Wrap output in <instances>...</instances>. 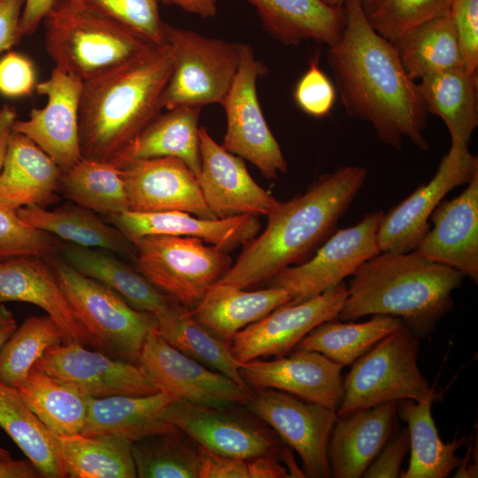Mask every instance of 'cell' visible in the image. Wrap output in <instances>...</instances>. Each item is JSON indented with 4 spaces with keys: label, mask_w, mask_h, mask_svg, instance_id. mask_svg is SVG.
Instances as JSON below:
<instances>
[{
    "label": "cell",
    "mask_w": 478,
    "mask_h": 478,
    "mask_svg": "<svg viewBox=\"0 0 478 478\" xmlns=\"http://www.w3.org/2000/svg\"><path fill=\"white\" fill-rule=\"evenodd\" d=\"M343 5L344 27L328 46V62L346 114L370 123L387 145L401 149L407 138L428 150V112L418 83L406 74L395 45L371 27L361 0Z\"/></svg>",
    "instance_id": "1"
},
{
    "label": "cell",
    "mask_w": 478,
    "mask_h": 478,
    "mask_svg": "<svg viewBox=\"0 0 478 478\" xmlns=\"http://www.w3.org/2000/svg\"><path fill=\"white\" fill-rule=\"evenodd\" d=\"M367 177V169L344 166L320 176L305 193L279 202L260 235L247 244L218 282L247 289L301 263L336 229Z\"/></svg>",
    "instance_id": "2"
},
{
    "label": "cell",
    "mask_w": 478,
    "mask_h": 478,
    "mask_svg": "<svg viewBox=\"0 0 478 478\" xmlns=\"http://www.w3.org/2000/svg\"><path fill=\"white\" fill-rule=\"evenodd\" d=\"M173 66L172 49L165 43L83 82L79 110L81 156L116 165L164 109L163 94Z\"/></svg>",
    "instance_id": "3"
},
{
    "label": "cell",
    "mask_w": 478,
    "mask_h": 478,
    "mask_svg": "<svg viewBox=\"0 0 478 478\" xmlns=\"http://www.w3.org/2000/svg\"><path fill=\"white\" fill-rule=\"evenodd\" d=\"M464 278L456 269L414 251L380 252L352 275L337 319L389 315L422 338L451 309L452 293Z\"/></svg>",
    "instance_id": "4"
},
{
    "label": "cell",
    "mask_w": 478,
    "mask_h": 478,
    "mask_svg": "<svg viewBox=\"0 0 478 478\" xmlns=\"http://www.w3.org/2000/svg\"><path fill=\"white\" fill-rule=\"evenodd\" d=\"M43 23L45 47L55 67L82 82L159 45L112 19L58 1Z\"/></svg>",
    "instance_id": "5"
},
{
    "label": "cell",
    "mask_w": 478,
    "mask_h": 478,
    "mask_svg": "<svg viewBox=\"0 0 478 478\" xmlns=\"http://www.w3.org/2000/svg\"><path fill=\"white\" fill-rule=\"evenodd\" d=\"M47 259L94 347L138 365L145 338L158 328L155 315L134 308L115 291L81 274L58 254Z\"/></svg>",
    "instance_id": "6"
},
{
    "label": "cell",
    "mask_w": 478,
    "mask_h": 478,
    "mask_svg": "<svg viewBox=\"0 0 478 478\" xmlns=\"http://www.w3.org/2000/svg\"><path fill=\"white\" fill-rule=\"evenodd\" d=\"M418 338L402 323L352 364L343 377L338 417L392 402L435 394L418 366Z\"/></svg>",
    "instance_id": "7"
},
{
    "label": "cell",
    "mask_w": 478,
    "mask_h": 478,
    "mask_svg": "<svg viewBox=\"0 0 478 478\" xmlns=\"http://www.w3.org/2000/svg\"><path fill=\"white\" fill-rule=\"evenodd\" d=\"M131 243L136 270L189 310L232 265L227 251L196 237L147 235Z\"/></svg>",
    "instance_id": "8"
},
{
    "label": "cell",
    "mask_w": 478,
    "mask_h": 478,
    "mask_svg": "<svg viewBox=\"0 0 478 478\" xmlns=\"http://www.w3.org/2000/svg\"><path fill=\"white\" fill-rule=\"evenodd\" d=\"M165 34L173 51V66L163 94L164 109L221 104L238 68L240 43L167 23Z\"/></svg>",
    "instance_id": "9"
},
{
    "label": "cell",
    "mask_w": 478,
    "mask_h": 478,
    "mask_svg": "<svg viewBox=\"0 0 478 478\" xmlns=\"http://www.w3.org/2000/svg\"><path fill=\"white\" fill-rule=\"evenodd\" d=\"M233 407L175 399L166 407L163 419L209 451L238 459L272 455L288 466L294 463L283 442L270 427Z\"/></svg>",
    "instance_id": "10"
},
{
    "label": "cell",
    "mask_w": 478,
    "mask_h": 478,
    "mask_svg": "<svg viewBox=\"0 0 478 478\" xmlns=\"http://www.w3.org/2000/svg\"><path fill=\"white\" fill-rule=\"evenodd\" d=\"M384 212H366L357 224L335 232L309 259L288 266L269 280V286L286 289L297 304L338 286L381 251L377 232Z\"/></svg>",
    "instance_id": "11"
},
{
    "label": "cell",
    "mask_w": 478,
    "mask_h": 478,
    "mask_svg": "<svg viewBox=\"0 0 478 478\" xmlns=\"http://www.w3.org/2000/svg\"><path fill=\"white\" fill-rule=\"evenodd\" d=\"M266 66L258 61L253 48L240 43L238 68L222 102L227 115V131L222 147L247 159L268 179L288 169L281 146L272 134L257 94V81Z\"/></svg>",
    "instance_id": "12"
},
{
    "label": "cell",
    "mask_w": 478,
    "mask_h": 478,
    "mask_svg": "<svg viewBox=\"0 0 478 478\" xmlns=\"http://www.w3.org/2000/svg\"><path fill=\"white\" fill-rule=\"evenodd\" d=\"M248 405L254 415L298 453L305 476H331L328 443L338 418L335 409L273 389L252 392Z\"/></svg>",
    "instance_id": "13"
},
{
    "label": "cell",
    "mask_w": 478,
    "mask_h": 478,
    "mask_svg": "<svg viewBox=\"0 0 478 478\" xmlns=\"http://www.w3.org/2000/svg\"><path fill=\"white\" fill-rule=\"evenodd\" d=\"M138 366L158 389L188 402L210 406L248 405L252 390L212 371L169 344L158 328L149 333Z\"/></svg>",
    "instance_id": "14"
},
{
    "label": "cell",
    "mask_w": 478,
    "mask_h": 478,
    "mask_svg": "<svg viewBox=\"0 0 478 478\" xmlns=\"http://www.w3.org/2000/svg\"><path fill=\"white\" fill-rule=\"evenodd\" d=\"M477 173V156L466 145L451 143L433 178L383 214L377 232L381 252L413 251L428 230V220L443 197Z\"/></svg>",
    "instance_id": "15"
},
{
    "label": "cell",
    "mask_w": 478,
    "mask_h": 478,
    "mask_svg": "<svg viewBox=\"0 0 478 478\" xmlns=\"http://www.w3.org/2000/svg\"><path fill=\"white\" fill-rule=\"evenodd\" d=\"M346 297L347 286L342 282L301 303L274 309L232 337L229 343L234 357L239 363H245L286 354L314 328L337 319Z\"/></svg>",
    "instance_id": "16"
},
{
    "label": "cell",
    "mask_w": 478,
    "mask_h": 478,
    "mask_svg": "<svg viewBox=\"0 0 478 478\" xmlns=\"http://www.w3.org/2000/svg\"><path fill=\"white\" fill-rule=\"evenodd\" d=\"M83 82L54 67L50 77L36 84L46 96L42 108H34L27 120H16L13 130L36 143L62 173L81 158L79 110Z\"/></svg>",
    "instance_id": "17"
},
{
    "label": "cell",
    "mask_w": 478,
    "mask_h": 478,
    "mask_svg": "<svg viewBox=\"0 0 478 478\" xmlns=\"http://www.w3.org/2000/svg\"><path fill=\"white\" fill-rule=\"evenodd\" d=\"M34 368L71 384L89 397L159 392L138 365L88 350L79 343L50 347Z\"/></svg>",
    "instance_id": "18"
},
{
    "label": "cell",
    "mask_w": 478,
    "mask_h": 478,
    "mask_svg": "<svg viewBox=\"0 0 478 478\" xmlns=\"http://www.w3.org/2000/svg\"><path fill=\"white\" fill-rule=\"evenodd\" d=\"M128 210L139 212L182 211L217 219L209 210L196 173L181 159H133L119 166Z\"/></svg>",
    "instance_id": "19"
},
{
    "label": "cell",
    "mask_w": 478,
    "mask_h": 478,
    "mask_svg": "<svg viewBox=\"0 0 478 478\" xmlns=\"http://www.w3.org/2000/svg\"><path fill=\"white\" fill-rule=\"evenodd\" d=\"M201 166L197 181L204 199L217 219L266 216L279 202L249 173L243 158L218 144L199 128Z\"/></svg>",
    "instance_id": "20"
},
{
    "label": "cell",
    "mask_w": 478,
    "mask_h": 478,
    "mask_svg": "<svg viewBox=\"0 0 478 478\" xmlns=\"http://www.w3.org/2000/svg\"><path fill=\"white\" fill-rule=\"evenodd\" d=\"M343 366L312 351L296 350L289 357L240 363L247 386L273 389L337 409L343 395Z\"/></svg>",
    "instance_id": "21"
},
{
    "label": "cell",
    "mask_w": 478,
    "mask_h": 478,
    "mask_svg": "<svg viewBox=\"0 0 478 478\" xmlns=\"http://www.w3.org/2000/svg\"><path fill=\"white\" fill-rule=\"evenodd\" d=\"M433 227L413 250L418 254L478 281V173L451 200L442 201L429 218Z\"/></svg>",
    "instance_id": "22"
},
{
    "label": "cell",
    "mask_w": 478,
    "mask_h": 478,
    "mask_svg": "<svg viewBox=\"0 0 478 478\" xmlns=\"http://www.w3.org/2000/svg\"><path fill=\"white\" fill-rule=\"evenodd\" d=\"M12 301L44 310L59 328L63 343L94 347L47 258L21 256L0 259V305Z\"/></svg>",
    "instance_id": "23"
},
{
    "label": "cell",
    "mask_w": 478,
    "mask_h": 478,
    "mask_svg": "<svg viewBox=\"0 0 478 478\" xmlns=\"http://www.w3.org/2000/svg\"><path fill=\"white\" fill-rule=\"evenodd\" d=\"M105 220L130 242L147 235L189 236L227 252L247 244L260 229V222L253 215L205 219L182 211L139 212L127 210L106 216Z\"/></svg>",
    "instance_id": "24"
},
{
    "label": "cell",
    "mask_w": 478,
    "mask_h": 478,
    "mask_svg": "<svg viewBox=\"0 0 478 478\" xmlns=\"http://www.w3.org/2000/svg\"><path fill=\"white\" fill-rule=\"evenodd\" d=\"M397 402L383 403L338 417L328 443L331 476L364 475L396 429Z\"/></svg>",
    "instance_id": "25"
},
{
    "label": "cell",
    "mask_w": 478,
    "mask_h": 478,
    "mask_svg": "<svg viewBox=\"0 0 478 478\" xmlns=\"http://www.w3.org/2000/svg\"><path fill=\"white\" fill-rule=\"evenodd\" d=\"M62 171L26 135L12 130L0 173V201L18 210L48 206L57 200Z\"/></svg>",
    "instance_id": "26"
},
{
    "label": "cell",
    "mask_w": 478,
    "mask_h": 478,
    "mask_svg": "<svg viewBox=\"0 0 478 478\" xmlns=\"http://www.w3.org/2000/svg\"><path fill=\"white\" fill-rule=\"evenodd\" d=\"M177 399L170 394L116 395L89 398L86 421L81 434L112 435L131 443L176 428L163 419L166 407Z\"/></svg>",
    "instance_id": "27"
},
{
    "label": "cell",
    "mask_w": 478,
    "mask_h": 478,
    "mask_svg": "<svg viewBox=\"0 0 478 478\" xmlns=\"http://www.w3.org/2000/svg\"><path fill=\"white\" fill-rule=\"evenodd\" d=\"M290 301L289 293L282 288L246 291L217 281L190 312L212 334L229 343L238 331Z\"/></svg>",
    "instance_id": "28"
},
{
    "label": "cell",
    "mask_w": 478,
    "mask_h": 478,
    "mask_svg": "<svg viewBox=\"0 0 478 478\" xmlns=\"http://www.w3.org/2000/svg\"><path fill=\"white\" fill-rule=\"evenodd\" d=\"M257 11L265 29L286 45L305 40L335 44L341 37L344 22L342 6L321 0H247Z\"/></svg>",
    "instance_id": "29"
},
{
    "label": "cell",
    "mask_w": 478,
    "mask_h": 478,
    "mask_svg": "<svg viewBox=\"0 0 478 478\" xmlns=\"http://www.w3.org/2000/svg\"><path fill=\"white\" fill-rule=\"evenodd\" d=\"M19 216L35 228L54 235L77 246L134 256L132 243L105 219L76 204L52 210L28 205L17 210Z\"/></svg>",
    "instance_id": "30"
},
{
    "label": "cell",
    "mask_w": 478,
    "mask_h": 478,
    "mask_svg": "<svg viewBox=\"0 0 478 478\" xmlns=\"http://www.w3.org/2000/svg\"><path fill=\"white\" fill-rule=\"evenodd\" d=\"M58 253L78 272L112 289L135 309L156 315L172 304L135 267L109 251L67 243Z\"/></svg>",
    "instance_id": "31"
},
{
    "label": "cell",
    "mask_w": 478,
    "mask_h": 478,
    "mask_svg": "<svg viewBox=\"0 0 478 478\" xmlns=\"http://www.w3.org/2000/svg\"><path fill=\"white\" fill-rule=\"evenodd\" d=\"M418 88L427 112L440 117L452 144L468 146L478 126V75L465 67L427 75Z\"/></svg>",
    "instance_id": "32"
},
{
    "label": "cell",
    "mask_w": 478,
    "mask_h": 478,
    "mask_svg": "<svg viewBox=\"0 0 478 478\" xmlns=\"http://www.w3.org/2000/svg\"><path fill=\"white\" fill-rule=\"evenodd\" d=\"M200 107L178 106L159 113L135 139L117 166L133 159L173 157L197 175L201 166Z\"/></svg>",
    "instance_id": "33"
},
{
    "label": "cell",
    "mask_w": 478,
    "mask_h": 478,
    "mask_svg": "<svg viewBox=\"0 0 478 478\" xmlns=\"http://www.w3.org/2000/svg\"><path fill=\"white\" fill-rule=\"evenodd\" d=\"M435 394L421 401L397 402V413L407 423L411 458L402 478H445L461 463L455 452L466 439L443 443L432 416Z\"/></svg>",
    "instance_id": "34"
},
{
    "label": "cell",
    "mask_w": 478,
    "mask_h": 478,
    "mask_svg": "<svg viewBox=\"0 0 478 478\" xmlns=\"http://www.w3.org/2000/svg\"><path fill=\"white\" fill-rule=\"evenodd\" d=\"M393 44L404 70L414 81L435 73L465 67L449 11L411 28Z\"/></svg>",
    "instance_id": "35"
},
{
    "label": "cell",
    "mask_w": 478,
    "mask_h": 478,
    "mask_svg": "<svg viewBox=\"0 0 478 478\" xmlns=\"http://www.w3.org/2000/svg\"><path fill=\"white\" fill-rule=\"evenodd\" d=\"M66 477H137L132 443L112 436L56 435Z\"/></svg>",
    "instance_id": "36"
},
{
    "label": "cell",
    "mask_w": 478,
    "mask_h": 478,
    "mask_svg": "<svg viewBox=\"0 0 478 478\" xmlns=\"http://www.w3.org/2000/svg\"><path fill=\"white\" fill-rule=\"evenodd\" d=\"M155 317L159 335L169 344L206 367L251 389L240 375V363L234 357L230 343L197 322L189 309L171 304Z\"/></svg>",
    "instance_id": "37"
},
{
    "label": "cell",
    "mask_w": 478,
    "mask_h": 478,
    "mask_svg": "<svg viewBox=\"0 0 478 478\" xmlns=\"http://www.w3.org/2000/svg\"><path fill=\"white\" fill-rule=\"evenodd\" d=\"M0 427L42 477H66L56 435L29 409L18 389L0 382Z\"/></svg>",
    "instance_id": "38"
},
{
    "label": "cell",
    "mask_w": 478,
    "mask_h": 478,
    "mask_svg": "<svg viewBox=\"0 0 478 478\" xmlns=\"http://www.w3.org/2000/svg\"><path fill=\"white\" fill-rule=\"evenodd\" d=\"M22 399L55 435L81 433L89 398L75 387L34 368L17 388Z\"/></svg>",
    "instance_id": "39"
},
{
    "label": "cell",
    "mask_w": 478,
    "mask_h": 478,
    "mask_svg": "<svg viewBox=\"0 0 478 478\" xmlns=\"http://www.w3.org/2000/svg\"><path fill=\"white\" fill-rule=\"evenodd\" d=\"M402 323L399 318L382 314L359 323L332 320L311 330L296 348L317 351L344 366L356 361Z\"/></svg>",
    "instance_id": "40"
},
{
    "label": "cell",
    "mask_w": 478,
    "mask_h": 478,
    "mask_svg": "<svg viewBox=\"0 0 478 478\" xmlns=\"http://www.w3.org/2000/svg\"><path fill=\"white\" fill-rule=\"evenodd\" d=\"M60 189L73 203L105 216L128 210L120 169L112 163L81 158L62 173Z\"/></svg>",
    "instance_id": "41"
},
{
    "label": "cell",
    "mask_w": 478,
    "mask_h": 478,
    "mask_svg": "<svg viewBox=\"0 0 478 478\" xmlns=\"http://www.w3.org/2000/svg\"><path fill=\"white\" fill-rule=\"evenodd\" d=\"M132 453L137 477L198 478V445L178 428L133 442Z\"/></svg>",
    "instance_id": "42"
},
{
    "label": "cell",
    "mask_w": 478,
    "mask_h": 478,
    "mask_svg": "<svg viewBox=\"0 0 478 478\" xmlns=\"http://www.w3.org/2000/svg\"><path fill=\"white\" fill-rule=\"evenodd\" d=\"M63 342L59 328L49 315L27 318L0 350V382L17 389L44 352Z\"/></svg>",
    "instance_id": "43"
},
{
    "label": "cell",
    "mask_w": 478,
    "mask_h": 478,
    "mask_svg": "<svg viewBox=\"0 0 478 478\" xmlns=\"http://www.w3.org/2000/svg\"><path fill=\"white\" fill-rule=\"evenodd\" d=\"M452 0H361L371 27L394 43L411 28L449 11Z\"/></svg>",
    "instance_id": "44"
},
{
    "label": "cell",
    "mask_w": 478,
    "mask_h": 478,
    "mask_svg": "<svg viewBox=\"0 0 478 478\" xmlns=\"http://www.w3.org/2000/svg\"><path fill=\"white\" fill-rule=\"evenodd\" d=\"M120 23L155 44H165V25L158 0H55Z\"/></svg>",
    "instance_id": "45"
},
{
    "label": "cell",
    "mask_w": 478,
    "mask_h": 478,
    "mask_svg": "<svg viewBox=\"0 0 478 478\" xmlns=\"http://www.w3.org/2000/svg\"><path fill=\"white\" fill-rule=\"evenodd\" d=\"M60 246L50 234L30 226L17 210L0 201V259L21 256L49 258L58 253Z\"/></svg>",
    "instance_id": "46"
},
{
    "label": "cell",
    "mask_w": 478,
    "mask_h": 478,
    "mask_svg": "<svg viewBox=\"0 0 478 478\" xmlns=\"http://www.w3.org/2000/svg\"><path fill=\"white\" fill-rule=\"evenodd\" d=\"M335 96L334 85L319 66V56L311 58L294 91L297 104L305 113L321 118L331 112Z\"/></svg>",
    "instance_id": "47"
},
{
    "label": "cell",
    "mask_w": 478,
    "mask_h": 478,
    "mask_svg": "<svg viewBox=\"0 0 478 478\" xmlns=\"http://www.w3.org/2000/svg\"><path fill=\"white\" fill-rule=\"evenodd\" d=\"M465 69L478 75V0H452L449 9Z\"/></svg>",
    "instance_id": "48"
},
{
    "label": "cell",
    "mask_w": 478,
    "mask_h": 478,
    "mask_svg": "<svg viewBox=\"0 0 478 478\" xmlns=\"http://www.w3.org/2000/svg\"><path fill=\"white\" fill-rule=\"evenodd\" d=\"M33 63L25 56L8 52L0 59V93L10 97L28 96L35 89Z\"/></svg>",
    "instance_id": "49"
},
{
    "label": "cell",
    "mask_w": 478,
    "mask_h": 478,
    "mask_svg": "<svg viewBox=\"0 0 478 478\" xmlns=\"http://www.w3.org/2000/svg\"><path fill=\"white\" fill-rule=\"evenodd\" d=\"M409 449V433L407 429H403L388 441L377 457L366 470L363 477H398L400 474L401 464Z\"/></svg>",
    "instance_id": "50"
},
{
    "label": "cell",
    "mask_w": 478,
    "mask_h": 478,
    "mask_svg": "<svg viewBox=\"0 0 478 478\" xmlns=\"http://www.w3.org/2000/svg\"><path fill=\"white\" fill-rule=\"evenodd\" d=\"M198 478H250L248 459L217 454L198 446Z\"/></svg>",
    "instance_id": "51"
},
{
    "label": "cell",
    "mask_w": 478,
    "mask_h": 478,
    "mask_svg": "<svg viewBox=\"0 0 478 478\" xmlns=\"http://www.w3.org/2000/svg\"><path fill=\"white\" fill-rule=\"evenodd\" d=\"M25 0H0V52L11 49L22 38L20 19Z\"/></svg>",
    "instance_id": "52"
},
{
    "label": "cell",
    "mask_w": 478,
    "mask_h": 478,
    "mask_svg": "<svg viewBox=\"0 0 478 478\" xmlns=\"http://www.w3.org/2000/svg\"><path fill=\"white\" fill-rule=\"evenodd\" d=\"M54 3L55 0H25L20 19L22 37L36 31Z\"/></svg>",
    "instance_id": "53"
},
{
    "label": "cell",
    "mask_w": 478,
    "mask_h": 478,
    "mask_svg": "<svg viewBox=\"0 0 478 478\" xmlns=\"http://www.w3.org/2000/svg\"><path fill=\"white\" fill-rule=\"evenodd\" d=\"M250 478H287L290 477L286 466L272 455H261L248 459Z\"/></svg>",
    "instance_id": "54"
},
{
    "label": "cell",
    "mask_w": 478,
    "mask_h": 478,
    "mask_svg": "<svg viewBox=\"0 0 478 478\" xmlns=\"http://www.w3.org/2000/svg\"><path fill=\"white\" fill-rule=\"evenodd\" d=\"M39 471L30 460H0V478H38Z\"/></svg>",
    "instance_id": "55"
},
{
    "label": "cell",
    "mask_w": 478,
    "mask_h": 478,
    "mask_svg": "<svg viewBox=\"0 0 478 478\" xmlns=\"http://www.w3.org/2000/svg\"><path fill=\"white\" fill-rule=\"evenodd\" d=\"M158 3L173 4L186 12L202 18L213 17L217 12L219 0H158Z\"/></svg>",
    "instance_id": "56"
},
{
    "label": "cell",
    "mask_w": 478,
    "mask_h": 478,
    "mask_svg": "<svg viewBox=\"0 0 478 478\" xmlns=\"http://www.w3.org/2000/svg\"><path fill=\"white\" fill-rule=\"evenodd\" d=\"M16 120L17 114L14 108L9 105L0 107V173L4 161L9 138Z\"/></svg>",
    "instance_id": "57"
},
{
    "label": "cell",
    "mask_w": 478,
    "mask_h": 478,
    "mask_svg": "<svg viewBox=\"0 0 478 478\" xmlns=\"http://www.w3.org/2000/svg\"><path fill=\"white\" fill-rule=\"evenodd\" d=\"M17 322L12 312L4 305H0V350L17 328Z\"/></svg>",
    "instance_id": "58"
},
{
    "label": "cell",
    "mask_w": 478,
    "mask_h": 478,
    "mask_svg": "<svg viewBox=\"0 0 478 478\" xmlns=\"http://www.w3.org/2000/svg\"><path fill=\"white\" fill-rule=\"evenodd\" d=\"M10 459H12L10 451L0 446V460Z\"/></svg>",
    "instance_id": "59"
},
{
    "label": "cell",
    "mask_w": 478,
    "mask_h": 478,
    "mask_svg": "<svg viewBox=\"0 0 478 478\" xmlns=\"http://www.w3.org/2000/svg\"><path fill=\"white\" fill-rule=\"evenodd\" d=\"M331 6H342L346 0H321Z\"/></svg>",
    "instance_id": "60"
}]
</instances>
